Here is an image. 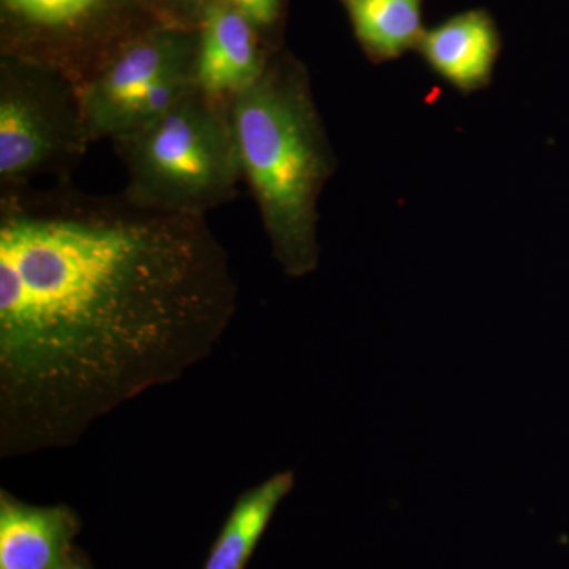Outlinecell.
<instances>
[{
	"label": "cell",
	"mask_w": 569,
	"mask_h": 569,
	"mask_svg": "<svg viewBox=\"0 0 569 569\" xmlns=\"http://www.w3.org/2000/svg\"><path fill=\"white\" fill-rule=\"evenodd\" d=\"M203 216L70 181L0 193V459L69 449L181 380L238 312Z\"/></svg>",
	"instance_id": "1"
},
{
	"label": "cell",
	"mask_w": 569,
	"mask_h": 569,
	"mask_svg": "<svg viewBox=\"0 0 569 569\" xmlns=\"http://www.w3.org/2000/svg\"><path fill=\"white\" fill-rule=\"evenodd\" d=\"M418 50L449 84L473 92L489 84L500 39L486 11L470 10L425 32Z\"/></svg>",
	"instance_id": "9"
},
{
	"label": "cell",
	"mask_w": 569,
	"mask_h": 569,
	"mask_svg": "<svg viewBox=\"0 0 569 569\" xmlns=\"http://www.w3.org/2000/svg\"><path fill=\"white\" fill-rule=\"evenodd\" d=\"M81 91L44 63L0 59V193L54 176L70 181L88 151Z\"/></svg>",
	"instance_id": "4"
},
{
	"label": "cell",
	"mask_w": 569,
	"mask_h": 569,
	"mask_svg": "<svg viewBox=\"0 0 569 569\" xmlns=\"http://www.w3.org/2000/svg\"><path fill=\"white\" fill-rule=\"evenodd\" d=\"M52 569H88L84 568V565L81 563V561H78L77 559H73V557H69V559L63 560L61 565H58V567Z\"/></svg>",
	"instance_id": "14"
},
{
	"label": "cell",
	"mask_w": 569,
	"mask_h": 569,
	"mask_svg": "<svg viewBox=\"0 0 569 569\" xmlns=\"http://www.w3.org/2000/svg\"><path fill=\"white\" fill-rule=\"evenodd\" d=\"M293 471H279L244 490L224 520L204 569H244L277 508L295 488Z\"/></svg>",
	"instance_id": "10"
},
{
	"label": "cell",
	"mask_w": 569,
	"mask_h": 569,
	"mask_svg": "<svg viewBox=\"0 0 569 569\" xmlns=\"http://www.w3.org/2000/svg\"><path fill=\"white\" fill-rule=\"evenodd\" d=\"M80 531L67 505L26 503L0 490V569H52L71 556Z\"/></svg>",
	"instance_id": "8"
},
{
	"label": "cell",
	"mask_w": 569,
	"mask_h": 569,
	"mask_svg": "<svg viewBox=\"0 0 569 569\" xmlns=\"http://www.w3.org/2000/svg\"><path fill=\"white\" fill-rule=\"evenodd\" d=\"M197 43V28L163 22L123 44L81 88L89 140L132 132L189 91Z\"/></svg>",
	"instance_id": "6"
},
{
	"label": "cell",
	"mask_w": 569,
	"mask_h": 569,
	"mask_svg": "<svg viewBox=\"0 0 569 569\" xmlns=\"http://www.w3.org/2000/svg\"><path fill=\"white\" fill-rule=\"evenodd\" d=\"M132 203L203 216L230 203L242 179L230 102L192 86L151 122L112 140Z\"/></svg>",
	"instance_id": "3"
},
{
	"label": "cell",
	"mask_w": 569,
	"mask_h": 569,
	"mask_svg": "<svg viewBox=\"0 0 569 569\" xmlns=\"http://www.w3.org/2000/svg\"><path fill=\"white\" fill-rule=\"evenodd\" d=\"M197 31L193 84L223 102L260 80L276 52L227 0H211Z\"/></svg>",
	"instance_id": "7"
},
{
	"label": "cell",
	"mask_w": 569,
	"mask_h": 569,
	"mask_svg": "<svg viewBox=\"0 0 569 569\" xmlns=\"http://www.w3.org/2000/svg\"><path fill=\"white\" fill-rule=\"evenodd\" d=\"M160 17L171 24L197 28L211 0H151Z\"/></svg>",
	"instance_id": "13"
},
{
	"label": "cell",
	"mask_w": 569,
	"mask_h": 569,
	"mask_svg": "<svg viewBox=\"0 0 569 569\" xmlns=\"http://www.w3.org/2000/svg\"><path fill=\"white\" fill-rule=\"evenodd\" d=\"M252 22L266 43L277 51L276 32L283 18V0H227Z\"/></svg>",
	"instance_id": "12"
},
{
	"label": "cell",
	"mask_w": 569,
	"mask_h": 569,
	"mask_svg": "<svg viewBox=\"0 0 569 569\" xmlns=\"http://www.w3.org/2000/svg\"><path fill=\"white\" fill-rule=\"evenodd\" d=\"M242 179L284 274L316 271L318 200L337 160L306 67L276 51L263 77L230 100Z\"/></svg>",
	"instance_id": "2"
},
{
	"label": "cell",
	"mask_w": 569,
	"mask_h": 569,
	"mask_svg": "<svg viewBox=\"0 0 569 569\" xmlns=\"http://www.w3.org/2000/svg\"><path fill=\"white\" fill-rule=\"evenodd\" d=\"M163 22L151 0H0L2 54L54 67L80 91L123 44Z\"/></svg>",
	"instance_id": "5"
},
{
	"label": "cell",
	"mask_w": 569,
	"mask_h": 569,
	"mask_svg": "<svg viewBox=\"0 0 569 569\" xmlns=\"http://www.w3.org/2000/svg\"><path fill=\"white\" fill-rule=\"evenodd\" d=\"M370 61L387 62L421 43L425 0H340Z\"/></svg>",
	"instance_id": "11"
}]
</instances>
